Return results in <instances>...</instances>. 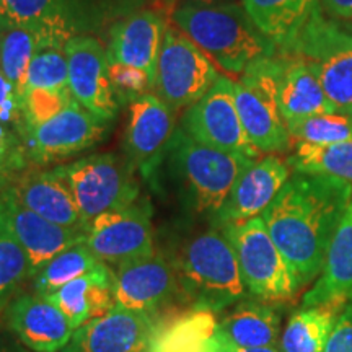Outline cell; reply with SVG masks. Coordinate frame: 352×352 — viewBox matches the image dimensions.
<instances>
[{
  "mask_svg": "<svg viewBox=\"0 0 352 352\" xmlns=\"http://www.w3.org/2000/svg\"><path fill=\"white\" fill-rule=\"evenodd\" d=\"M217 323L214 311L201 308H186L157 318L145 352H208Z\"/></svg>",
  "mask_w": 352,
  "mask_h": 352,
  "instance_id": "obj_26",
  "label": "cell"
},
{
  "mask_svg": "<svg viewBox=\"0 0 352 352\" xmlns=\"http://www.w3.org/2000/svg\"><path fill=\"white\" fill-rule=\"evenodd\" d=\"M65 46L41 47L33 56L26 72L25 91L44 88V90H69V65Z\"/></svg>",
  "mask_w": 352,
  "mask_h": 352,
  "instance_id": "obj_35",
  "label": "cell"
},
{
  "mask_svg": "<svg viewBox=\"0 0 352 352\" xmlns=\"http://www.w3.org/2000/svg\"><path fill=\"white\" fill-rule=\"evenodd\" d=\"M26 209L57 226L85 230L78 206L65 179L52 170H26L10 186Z\"/></svg>",
  "mask_w": 352,
  "mask_h": 352,
  "instance_id": "obj_21",
  "label": "cell"
},
{
  "mask_svg": "<svg viewBox=\"0 0 352 352\" xmlns=\"http://www.w3.org/2000/svg\"><path fill=\"white\" fill-rule=\"evenodd\" d=\"M208 352H279L277 347H259V349H241V347L232 346L223 340H220L219 336H215L210 340L209 342V349Z\"/></svg>",
  "mask_w": 352,
  "mask_h": 352,
  "instance_id": "obj_42",
  "label": "cell"
},
{
  "mask_svg": "<svg viewBox=\"0 0 352 352\" xmlns=\"http://www.w3.org/2000/svg\"><path fill=\"white\" fill-rule=\"evenodd\" d=\"M72 101L74 98L70 90L59 91L36 88V90L25 91L23 98H21V104H23V129L51 120L56 114L64 111Z\"/></svg>",
  "mask_w": 352,
  "mask_h": 352,
  "instance_id": "obj_37",
  "label": "cell"
},
{
  "mask_svg": "<svg viewBox=\"0 0 352 352\" xmlns=\"http://www.w3.org/2000/svg\"><path fill=\"white\" fill-rule=\"evenodd\" d=\"M178 280V302L214 314L250 297L236 254L220 227L197 233L171 253Z\"/></svg>",
  "mask_w": 352,
  "mask_h": 352,
  "instance_id": "obj_2",
  "label": "cell"
},
{
  "mask_svg": "<svg viewBox=\"0 0 352 352\" xmlns=\"http://www.w3.org/2000/svg\"><path fill=\"white\" fill-rule=\"evenodd\" d=\"M69 65V90L72 98L109 122L120 111V103L114 98L108 74V56L103 46L94 38L74 36L64 47Z\"/></svg>",
  "mask_w": 352,
  "mask_h": 352,
  "instance_id": "obj_15",
  "label": "cell"
},
{
  "mask_svg": "<svg viewBox=\"0 0 352 352\" xmlns=\"http://www.w3.org/2000/svg\"><path fill=\"white\" fill-rule=\"evenodd\" d=\"M30 274V261L23 248L0 226V311L6 310Z\"/></svg>",
  "mask_w": 352,
  "mask_h": 352,
  "instance_id": "obj_34",
  "label": "cell"
},
{
  "mask_svg": "<svg viewBox=\"0 0 352 352\" xmlns=\"http://www.w3.org/2000/svg\"><path fill=\"white\" fill-rule=\"evenodd\" d=\"M0 121L6 122L15 131L23 129V104L21 96L16 94L10 82L0 72Z\"/></svg>",
  "mask_w": 352,
  "mask_h": 352,
  "instance_id": "obj_39",
  "label": "cell"
},
{
  "mask_svg": "<svg viewBox=\"0 0 352 352\" xmlns=\"http://www.w3.org/2000/svg\"><path fill=\"white\" fill-rule=\"evenodd\" d=\"M277 103L285 124L315 114L334 113L315 70L302 57L274 54Z\"/></svg>",
  "mask_w": 352,
  "mask_h": 352,
  "instance_id": "obj_20",
  "label": "cell"
},
{
  "mask_svg": "<svg viewBox=\"0 0 352 352\" xmlns=\"http://www.w3.org/2000/svg\"><path fill=\"white\" fill-rule=\"evenodd\" d=\"M320 7L328 16L352 21V0H320Z\"/></svg>",
  "mask_w": 352,
  "mask_h": 352,
  "instance_id": "obj_41",
  "label": "cell"
},
{
  "mask_svg": "<svg viewBox=\"0 0 352 352\" xmlns=\"http://www.w3.org/2000/svg\"><path fill=\"white\" fill-rule=\"evenodd\" d=\"M164 20L153 12H139L113 28L107 56L109 63H120L144 70L155 87L157 63L165 36Z\"/></svg>",
  "mask_w": 352,
  "mask_h": 352,
  "instance_id": "obj_22",
  "label": "cell"
},
{
  "mask_svg": "<svg viewBox=\"0 0 352 352\" xmlns=\"http://www.w3.org/2000/svg\"><path fill=\"white\" fill-rule=\"evenodd\" d=\"M108 132V122L82 108L76 100L41 124L25 127L21 139L32 164L46 165L94 147Z\"/></svg>",
  "mask_w": 352,
  "mask_h": 352,
  "instance_id": "obj_12",
  "label": "cell"
},
{
  "mask_svg": "<svg viewBox=\"0 0 352 352\" xmlns=\"http://www.w3.org/2000/svg\"><path fill=\"white\" fill-rule=\"evenodd\" d=\"M0 352H33L21 346L15 338H0Z\"/></svg>",
  "mask_w": 352,
  "mask_h": 352,
  "instance_id": "obj_43",
  "label": "cell"
},
{
  "mask_svg": "<svg viewBox=\"0 0 352 352\" xmlns=\"http://www.w3.org/2000/svg\"><path fill=\"white\" fill-rule=\"evenodd\" d=\"M279 52L302 57L315 70L333 111L352 116V21L328 16L318 3Z\"/></svg>",
  "mask_w": 352,
  "mask_h": 352,
  "instance_id": "obj_4",
  "label": "cell"
},
{
  "mask_svg": "<svg viewBox=\"0 0 352 352\" xmlns=\"http://www.w3.org/2000/svg\"><path fill=\"white\" fill-rule=\"evenodd\" d=\"M191 3H199V6H219V3H233V0H191Z\"/></svg>",
  "mask_w": 352,
  "mask_h": 352,
  "instance_id": "obj_44",
  "label": "cell"
},
{
  "mask_svg": "<svg viewBox=\"0 0 352 352\" xmlns=\"http://www.w3.org/2000/svg\"><path fill=\"white\" fill-rule=\"evenodd\" d=\"M212 60L183 32L166 28L157 63L155 90L175 111L201 100L219 78Z\"/></svg>",
  "mask_w": 352,
  "mask_h": 352,
  "instance_id": "obj_9",
  "label": "cell"
},
{
  "mask_svg": "<svg viewBox=\"0 0 352 352\" xmlns=\"http://www.w3.org/2000/svg\"><path fill=\"white\" fill-rule=\"evenodd\" d=\"M351 201L352 184L342 179L294 173L261 214L298 289L320 276L328 246Z\"/></svg>",
  "mask_w": 352,
  "mask_h": 352,
  "instance_id": "obj_1",
  "label": "cell"
},
{
  "mask_svg": "<svg viewBox=\"0 0 352 352\" xmlns=\"http://www.w3.org/2000/svg\"><path fill=\"white\" fill-rule=\"evenodd\" d=\"M294 144L329 145L351 142L352 116L342 113H323L287 124Z\"/></svg>",
  "mask_w": 352,
  "mask_h": 352,
  "instance_id": "obj_33",
  "label": "cell"
},
{
  "mask_svg": "<svg viewBox=\"0 0 352 352\" xmlns=\"http://www.w3.org/2000/svg\"><path fill=\"white\" fill-rule=\"evenodd\" d=\"M85 245L98 261L111 267L155 252L152 206L144 199L101 214L87 227Z\"/></svg>",
  "mask_w": 352,
  "mask_h": 352,
  "instance_id": "obj_11",
  "label": "cell"
},
{
  "mask_svg": "<svg viewBox=\"0 0 352 352\" xmlns=\"http://www.w3.org/2000/svg\"><path fill=\"white\" fill-rule=\"evenodd\" d=\"M46 297L67 316L74 329L80 328L114 307V270L100 261L87 274Z\"/></svg>",
  "mask_w": 352,
  "mask_h": 352,
  "instance_id": "obj_23",
  "label": "cell"
},
{
  "mask_svg": "<svg viewBox=\"0 0 352 352\" xmlns=\"http://www.w3.org/2000/svg\"><path fill=\"white\" fill-rule=\"evenodd\" d=\"M175 109L157 95L147 94L131 103L126 127V158L145 178H151L168 151L175 134Z\"/></svg>",
  "mask_w": 352,
  "mask_h": 352,
  "instance_id": "obj_17",
  "label": "cell"
},
{
  "mask_svg": "<svg viewBox=\"0 0 352 352\" xmlns=\"http://www.w3.org/2000/svg\"><path fill=\"white\" fill-rule=\"evenodd\" d=\"M287 165L294 173L331 176L352 184V140L329 145L296 144Z\"/></svg>",
  "mask_w": 352,
  "mask_h": 352,
  "instance_id": "obj_30",
  "label": "cell"
},
{
  "mask_svg": "<svg viewBox=\"0 0 352 352\" xmlns=\"http://www.w3.org/2000/svg\"><path fill=\"white\" fill-rule=\"evenodd\" d=\"M178 296L171 253L152 252L114 267V305L157 315Z\"/></svg>",
  "mask_w": 352,
  "mask_h": 352,
  "instance_id": "obj_13",
  "label": "cell"
},
{
  "mask_svg": "<svg viewBox=\"0 0 352 352\" xmlns=\"http://www.w3.org/2000/svg\"><path fill=\"white\" fill-rule=\"evenodd\" d=\"M334 300L352 302V201L334 232L320 276L303 294L302 307Z\"/></svg>",
  "mask_w": 352,
  "mask_h": 352,
  "instance_id": "obj_24",
  "label": "cell"
},
{
  "mask_svg": "<svg viewBox=\"0 0 352 352\" xmlns=\"http://www.w3.org/2000/svg\"><path fill=\"white\" fill-rule=\"evenodd\" d=\"M3 327L33 352H63L76 331L50 298L33 290L12 298L3 310Z\"/></svg>",
  "mask_w": 352,
  "mask_h": 352,
  "instance_id": "obj_16",
  "label": "cell"
},
{
  "mask_svg": "<svg viewBox=\"0 0 352 352\" xmlns=\"http://www.w3.org/2000/svg\"><path fill=\"white\" fill-rule=\"evenodd\" d=\"M56 170L76 197L85 228L101 214L129 208L139 201L135 168L126 157L100 153L56 166Z\"/></svg>",
  "mask_w": 352,
  "mask_h": 352,
  "instance_id": "obj_6",
  "label": "cell"
},
{
  "mask_svg": "<svg viewBox=\"0 0 352 352\" xmlns=\"http://www.w3.org/2000/svg\"><path fill=\"white\" fill-rule=\"evenodd\" d=\"M166 153L171 168L183 184L188 204L196 212L212 219L241 173L256 162L197 142L183 129L175 131Z\"/></svg>",
  "mask_w": 352,
  "mask_h": 352,
  "instance_id": "obj_5",
  "label": "cell"
},
{
  "mask_svg": "<svg viewBox=\"0 0 352 352\" xmlns=\"http://www.w3.org/2000/svg\"><path fill=\"white\" fill-rule=\"evenodd\" d=\"M235 103L243 129L258 152L276 155L292 145L287 124L277 103L274 54L248 65L239 82H233Z\"/></svg>",
  "mask_w": 352,
  "mask_h": 352,
  "instance_id": "obj_8",
  "label": "cell"
},
{
  "mask_svg": "<svg viewBox=\"0 0 352 352\" xmlns=\"http://www.w3.org/2000/svg\"><path fill=\"white\" fill-rule=\"evenodd\" d=\"M183 131L197 142L219 151L240 153L259 160L258 152L243 129L235 103L233 80L220 76L210 90L191 104L183 116Z\"/></svg>",
  "mask_w": 352,
  "mask_h": 352,
  "instance_id": "obj_10",
  "label": "cell"
},
{
  "mask_svg": "<svg viewBox=\"0 0 352 352\" xmlns=\"http://www.w3.org/2000/svg\"><path fill=\"white\" fill-rule=\"evenodd\" d=\"M157 315L114 305L74 331L63 352H145Z\"/></svg>",
  "mask_w": 352,
  "mask_h": 352,
  "instance_id": "obj_18",
  "label": "cell"
},
{
  "mask_svg": "<svg viewBox=\"0 0 352 352\" xmlns=\"http://www.w3.org/2000/svg\"><path fill=\"white\" fill-rule=\"evenodd\" d=\"M346 305V302L334 300L300 307L290 315L277 349L279 352H324L334 323Z\"/></svg>",
  "mask_w": 352,
  "mask_h": 352,
  "instance_id": "obj_28",
  "label": "cell"
},
{
  "mask_svg": "<svg viewBox=\"0 0 352 352\" xmlns=\"http://www.w3.org/2000/svg\"><path fill=\"white\" fill-rule=\"evenodd\" d=\"M324 352H352V302L347 303L334 323Z\"/></svg>",
  "mask_w": 352,
  "mask_h": 352,
  "instance_id": "obj_40",
  "label": "cell"
},
{
  "mask_svg": "<svg viewBox=\"0 0 352 352\" xmlns=\"http://www.w3.org/2000/svg\"><path fill=\"white\" fill-rule=\"evenodd\" d=\"M289 178L290 166L283 158L277 155L259 158L241 173L227 201L214 215L215 227L245 222L261 215Z\"/></svg>",
  "mask_w": 352,
  "mask_h": 352,
  "instance_id": "obj_19",
  "label": "cell"
},
{
  "mask_svg": "<svg viewBox=\"0 0 352 352\" xmlns=\"http://www.w3.org/2000/svg\"><path fill=\"white\" fill-rule=\"evenodd\" d=\"M50 28L72 33L64 0H0V30Z\"/></svg>",
  "mask_w": 352,
  "mask_h": 352,
  "instance_id": "obj_31",
  "label": "cell"
},
{
  "mask_svg": "<svg viewBox=\"0 0 352 352\" xmlns=\"http://www.w3.org/2000/svg\"><path fill=\"white\" fill-rule=\"evenodd\" d=\"M0 226L19 241L30 261V279L43 264L70 246L85 241V230L57 226L16 199L10 188L0 195Z\"/></svg>",
  "mask_w": 352,
  "mask_h": 352,
  "instance_id": "obj_14",
  "label": "cell"
},
{
  "mask_svg": "<svg viewBox=\"0 0 352 352\" xmlns=\"http://www.w3.org/2000/svg\"><path fill=\"white\" fill-rule=\"evenodd\" d=\"M74 33L50 28L0 30V72L23 98L26 72L33 56L46 46H65Z\"/></svg>",
  "mask_w": 352,
  "mask_h": 352,
  "instance_id": "obj_27",
  "label": "cell"
},
{
  "mask_svg": "<svg viewBox=\"0 0 352 352\" xmlns=\"http://www.w3.org/2000/svg\"><path fill=\"white\" fill-rule=\"evenodd\" d=\"M98 258L91 253L85 241L64 250L54 258L43 264L32 276L33 292L39 296H51L52 292L64 287L70 280L87 274L91 267L98 264Z\"/></svg>",
  "mask_w": 352,
  "mask_h": 352,
  "instance_id": "obj_32",
  "label": "cell"
},
{
  "mask_svg": "<svg viewBox=\"0 0 352 352\" xmlns=\"http://www.w3.org/2000/svg\"><path fill=\"white\" fill-rule=\"evenodd\" d=\"M109 82H111L114 98H116L120 107L122 103H134L140 96L147 95V90H155L151 77L138 67L109 63L108 65Z\"/></svg>",
  "mask_w": 352,
  "mask_h": 352,
  "instance_id": "obj_38",
  "label": "cell"
},
{
  "mask_svg": "<svg viewBox=\"0 0 352 352\" xmlns=\"http://www.w3.org/2000/svg\"><path fill=\"white\" fill-rule=\"evenodd\" d=\"M215 336L241 349L277 347L280 340V314L272 302L248 297L222 316Z\"/></svg>",
  "mask_w": 352,
  "mask_h": 352,
  "instance_id": "obj_25",
  "label": "cell"
},
{
  "mask_svg": "<svg viewBox=\"0 0 352 352\" xmlns=\"http://www.w3.org/2000/svg\"><path fill=\"white\" fill-rule=\"evenodd\" d=\"M220 228L233 246L250 297L272 303L285 302L300 290L261 215Z\"/></svg>",
  "mask_w": 352,
  "mask_h": 352,
  "instance_id": "obj_7",
  "label": "cell"
},
{
  "mask_svg": "<svg viewBox=\"0 0 352 352\" xmlns=\"http://www.w3.org/2000/svg\"><path fill=\"white\" fill-rule=\"evenodd\" d=\"M178 28L230 76H241L261 57L276 54V44L258 30L243 6L188 3L175 12Z\"/></svg>",
  "mask_w": 352,
  "mask_h": 352,
  "instance_id": "obj_3",
  "label": "cell"
},
{
  "mask_svg": "<svg viewBox=\"0 0 352 352\" xmlns=\"http://www.w3.org/2000/svg\"><path fill=\"white\" fill-rule=\"evenodd\" d=\"M320 0H241L245 12L277 50L292 41Z\"/></svg>",
  "mask_w": 352,
  "mask_h": 352,
  "instance_id": "obj_29",
  "label": "cell"
},
{
  "mask_svg": "<svg viewBox=\"0 0 352 352\" xmlns=\"http://www.w3.org/2000/svg\"><path fill=\"white\" fill-rule=\"evenodd\" d=\"M32 165L20 132L0 121V195Z\"/></svg>",
  "mask_w": 352,
  "mask_h": 352,
  "instance_id": "obj_36",
  "label": "cell"
}]
</instances>
